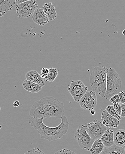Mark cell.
Returning <instances> with one entry per match:
<instances>
[{"label":"cell","instance_id":"2","mask_svg":"<svg viewBox=\"0 0 125 154\" xmlns=\"http://www.w3.org/2000/svg\"><path fill=\"white\" fill-rule=\"evenodd\" d=\"M44 119H37L30 117L29 122L31 127L38 130L41 139H45L49 142L59 140L67 133L69 126L67 117L63 116L61 118V123L54 128L46 126L43 123Z\"/></svg>","mask_w":125,"mask_h":154},{"label":"cell","instance_id":"15","mask_svg":"<svg viewBox=\"0 0 125 154\" xmlns=\"http://www.w3.org/2000/svg\"><path fill=\"white\" fill-rule=\"evenodd\" d=\"M15 4V0H0V17L11 11Z\"/></svg>","mask_w":125,"mask_h":154},{"label":"cell","instance_id":"12","mask_svg":"<svg viewBox=\"0 0 125 154\" xmlns=\"http://www.w3.org/2000/svg\"><path fill=\"white\" fill-rule=\"evenodd\" d=\"M26 79L34 83L38 84L41 87L46 85V82L44 79L41 78V76L35 70H30L27 72L26 75Z\"/></svg>","mask_w":125,"mask_h":154},{"label":"cell","instance_id":"17","mask_svg":"<svg viewBox=\"0 0 125 154\" xmlns=\"http://www.w3.org/2000/svg\"><path fill=\"white\" fill-rule=\"evenodd\" d=\"M23 88L26 91L31 93H37L41 91L42 87L38 84L25 80L23 83Z\"/></svg>","mask_w":125,"mask_h":154},{"label":"cell","instance_id":"8","mask_svg":"<svg viewBox=\"0 0 125 154\" xmlns=\"http://www.w3.org/2000/svg\"><path fill=\"white\" fill-rule=\"evenodd\" d=\"M108 129L102 124V122L94 119L87 125V132L92 139L95 140L100 139L105 131Z\"/></svg>","mask_w":125,"mask_h":154},{"label":"cell","instance_id":"33","mask_svg":"<svg viewBox=\"0 0 125 154\" xmlns=\"http://www.w3.org/2000/svg\"><path fill=\"white\" fill-rule=\"evenodd\" d=\"M123 149H124V152H125V145L124 146H123Z\"/></svg>","mask_w":125,"mask_h":154},{"label":"cell","instance_id":"1","mask_svg":"<svg viewBox=\"0 0 125 154\" xmlns=\"http://www.w3.org/2000/svg\"><path fill=\"white\" fill-rule=\"evenodd\" d=\"M63 103L52 97H46L36 101L32 106L29 116L37 119L61 118L65 114Z\"/></svg>","mask_w":125,"mask_h":154},{"label":"cell","instance_id":"22","mask_svg":"<svg viewBox=\"0 0 125 154\" xmlns=\"http://www.w3.org/2000/svg\"><path fill=\"white\" fill-rule=\"evenodd\" d=\"M24 154H45L39 147H34Z\"/></svg>","mask_w":125,"mask_h":154},{"label":"cell","instance_id":"4","mask_svg":"<svg viewBox=\"0 0 125 154\" xmlns=\"http://www.w3.org/2000/svg\"><path fill=\"white\" fill-rule=\"evenodd\" d=\"M122 88V81L115 69L110 68L108 69L106 76L105 99H109L115 94H118Z\"/></svg>","mask_w":125,"mask_h":154},{"label":"cell","instance_id":"29","mask_svg":"<svg viewBox=\"0 0 125 154\" xmlns=\"http://www.w3.org/2000/svg\"><path fill=\"white\" fill-rule=\"evenodd\" d=\"M30 1V0H15V4L17 5L19 4L22 3L24 2H27V1Z\"/></svg>","mask_w":125,"mask_h":154},{"label":"cell","instance_id":"26","mask_svg":"<svg viewBox=\"0 0 125 154\" xmlns=\"http://www.w3.org/2000/svg\"><path fill=\"white\" fill-rule=\"evenodd\" d=\"M117 94L120 98V103L122 104L125 103V91H120Z\"/></svg>","mask_w":125,"mask_h":154},{"label":"cell","instance_id":"10","mask_svg":"<svg viewBox=\"0 0 125 154\" xmlns=\"http://www.w3.org/2000/svg\"><path fill=\"white\" fill-rule=\"evenodd\" d=\"M101 122L105 126L109 128H117L120 123L119 120L111 116L106 110L102 113Z\"/></svg>","mask_w":125,"mask_h":154},{"label":"cell","instance_id":"27","mask_svg":"<svg viewBox=\"0 0 125 154\" xmlns=\"http://www.w3.org/2000/svg\"><path fill=\"white\" fill-rule=\"evenodd\" d=\"M40 71L41 74V78L44 79L48 75V73H49V69L43 67L41 69Z\"/></svg>","mask_w":125,"mask_h":154},{"label":"cell","instance_id":"3","mask_svg":"<svg viewBox=\"0 0 125 154\" xmlns=\"http://www.w3.org/2000/svg\"><path fill=\"white\" fill-rule=\"evenodd\" d=\"M107 71L108 69L104 66L94 67L90 77L93 91L102 98L105 97Z\"/></svg>","mask_w":125,"mask_h":154},{"label":"cell","instance_id":"21","mask_svg":"<svg viewBox=\"0 0 125 154\" xmlns=\"http://www.w3.org/2000/svg\"><path fill=\"white\" fill-rule=\"evenodd\" d=\"M105 110L112 116L113 117L116 119H118V120H121V118L122 117L117 113L115 110L114 109L113 105L108 106L106 107Z\"/></svg>","mask_w":125,"mask_h":154},{"label":"cell","instance_id":"5","mask_svg":"<svg viewBox=\"0 0 125 154\" xmlns=\"http://www.w3.org/2000/svg\"><path fill=\"white\" fill-rule=\"evenodd\" d=\"M87 126L84 125L78 127L74 138L77 141L80 147L84 151H89L94 140L92 139L87 132Z\"/></svg>","mask_w":125,"mask_h":154},{"label":"cell","instance_id":"20","mask_svg":"<svg viewBox=\"0 0 125 154\" xmlns=\"http://www.w3.org/2000/svg\"><path fill=\"white\" fill-rule=\"evenodd\" d=\"M58 70L54 68H50L49 69V73L48 75L44 78V80L50 82H53L54 80L58 75Z\"/></svg>","mask_w":125,"mask_h":154},{"label":"cell","instance_id":"16","mask_svg":"<svg viewBox=\"0 0 125 154\" xmlns=\"http://www.w3.org/2000/svg\"><path fill=\"white\" fill-rule=\"evenodd\" d=\"M114 144L119 147L125 145V130L118 129L114 133Z\"/></svg>","mask_w":125,"mask_h":154},{"label":"cell","instance_id":"30","mask_svg":"<svg viewBox=\"0 0 125 154\" xmlns=\"http://www.w3.org/2000/svg\"><path fill=\"white\" fill-rule=\"evenodd\" d=\"M20 105V102L18 101H15L13 104V106L14 107H18Z\"/></svg>","mask_w":125,"mask_h":154},{"label":"cell","instance_id":"9","mask_svg":"<svg viewBox=\"0 0 125 154\" xmlns=\"http://www.w3.org/2000/svg\"><path fill=\"white\" fill-rule=\"evenodd\" d=\"M79 103L81 108L84 110H94L97 104L96 93L93 91H87L81 97Z\"/></svg>","mask_w":125,"mask_h":154},{"label":"cell","instance_id":"24","mask_svg":"<svg viewBox=\"0 0 125 154\" xmlns=\"http://www.w3.org/2000/svg\"><path fill=\"white\" fill-rule=\"evenodd\" d=\"M54 154H77L76 153L68 150V149H62V150H59L57 151Z\"/></svg>","mask_w":125,"mask_h":154},{"label":"cell","instance_id":"6","mask_svg":"<svg viewBox=\"0 0 125 154\" xmlns=\"http://www.w3.org/2000/svg\"><path fill=\"white\" fill-rule=\"evenodd\" d=\"M38 7V3L35 0H30L17 5L16 6L17 15L19 18H27L33 14Z\"/></svg>","mask_w":125,"mask_h":154},{"label":"cell","instance_id":"19","mask_svg":"<svg viewBox=\"0 0 125 154\" xmlns=\"http://www.w3.org/2000/svg\"><path fill=\"white\" fill-rule=\"evenodd\" d=\"M100 154H125L123 147H119L114 144L110 147H105Z\"/></svg>","mask_w":125,"mask_h":154},{"label":"cell","instance_id":"13","mask_svg":"<svg viewBox=\"0 0 125 154\" xmlns=\"http://www.w3.org/2000/svg\"><path fill=\"white\" fill-rule=\"evenodd\" d=\"M114 131L108 128L102 136L101 140L105 147H110L114 145Z\"/></svg>","mask_w":125,"mask_h":154},{"label":"cell","instance_id":"28","mask_svg":"<svg viewBox=\"0 0 125 154\" xmlns=\"http://www.w3.org/2000/svg\"><path fill=\"white\" fill-rule=\"evenodd\" d=\"M121 106V117H125V103H122Z\"/></svg>","mask_w":125,"mask_h":154},{"label":"cell","instance_id":"14","mask_svg":"<svg viewBox=\"0 0 125 154\" xmlns=\"http://www.w3.org/2000/svg\"><path fill=\"white\" fill-rule=\"evenodd\" d=\"M42 9L50 21H53L57 17V13L55 6L51 2L44 4L42 6Z\"/></svg>","mask_w":125,"mask_h":154},{"label":"cell","instance_id":"7","mask_svg":"<svg viewBox=\"0 0 125 154\" xmlns=\"http://www.w3.org/2000/svg\"><path fill=\"white\" fill-rule=\"evenodd\" d=\"M67 89L74 101L79 103L81 97L87 91L88 88L81 81H71Z\"/></svg>","mask_w":125,"mask_h":154},{"label":"cell","instance_id":"11","mask_svg":"<svg viewBox=\"0 0 125 154\" xmlns=\"http://www.w3.org/2000/svg\"><path fill=\"white\" fill-rule=\"evenodd\" d=\"M32 19L34 23L40 26H44L50 22L49 18L42 9L37 8L33 14Z\"/></svg>","mask_w":125,"mask_h":154},{"label":"cell","instance_id":"18","mask_svg":"<svg viewBox=\"0 0 125 154\" xmlns=\"http://www.w3.org/2000/svg\"><path fill=\"white\" fill-rule=\"evenodd\" d=\"M105 147L100 139H97L92 145L89 152L91 154H100L103 151Z\"/></svg>","mask_w":125,"mask_h":154},{"label":"cell","instance_id":"31","mask_svg":"<svg viewBox=\"0 0 125 154\" xmlns=\"http://www.w3.org/2000/svg\"><path fill=\"white\" fill-rule=\"evenodd\" d=\"M90 114H91L92 116H93V115H95V111L94 110H90Z\"/></svg>","mask_w":125,"mask_h":154},{"label":"cell","instance_id":"32","mask_svg":"<svg viewBox=\"0 0 125 154\" xmlns=\"http://www.w3.org/2000/svg\"><path fill=\"white\" fill-rule=\"evenodd\" d=\"M123 35H125V29H124V30H123Z\"/></svg>","mask_w":125,"mask_h":154},{"label":"cell","instance_id":"25","mask_svg":"<svg viewBox=\"0 0 125 154\" xmlns=\"http://www.w3.org/2000/svg\"><path fill=\"white\" fill-rule=\"evenodd\" d=\"M113 108H114V109L115 110L116 112H117V114H118L119 116H121V104H120V103H114L113 104Z\"/></svg>","mask_w":125,"mask_h":154},{"label":"cell","instance_id":"23","mask_svg":"<svg viewBox=\"0 0 125 154\" xmlns=\"http://www.w3.org/2000/svg\"><path fill=\"white\" fill-rule=\"evenodd\" d=\"M109 99L111 103H112L113 104L120 103V98L117 94L114 95Z\"/></svg>","mask_w":125,"mask_h":154}]
</instances>
